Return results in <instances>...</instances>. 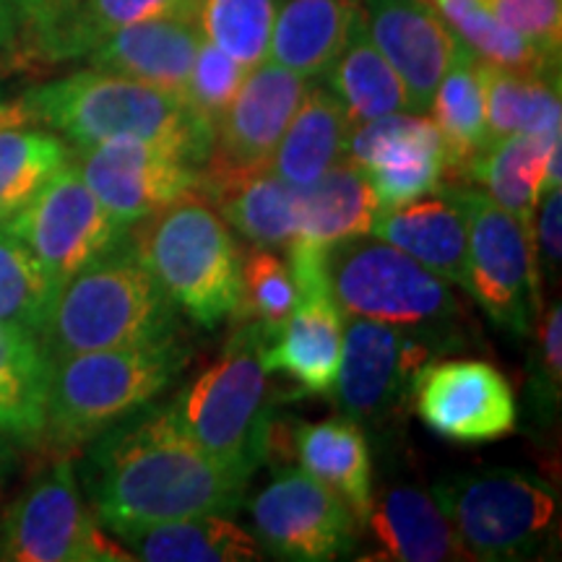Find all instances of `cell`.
<instances>
[{"mask_svg": "<svg viewBox=\"0 0 562 562\" xmlns=\"http://www.w3.org/2000/svg\"><path fill=\"white\" fill-rule=\"evenodd\" d=\"M186 362L188 349L178 336L144 347L81 351L50 362L42 438L63 451L89 446L149 406Z\"/></svg>", "mask_w": 562, "mask_h": 562, "instance_id": "5b68a950", "label": "cell"}, {"mask_svg": "<svg viewBox=\"0 0 562 562\" xmlns=\"http://www.w3.org/2000/svg\"><path fill=\"white\" fill-rule=\"evenodd\" d=\"M70 161L125 229L191 195L201 170L172 146L131 136L79 146Z\"/></svg>", "mask_w": 562, "mask_h": 562, "instance_id": "4fadbf2b", "label": "cell"}, {"mask_svg": "<svg viewBox=\"0 0 562 562\" xmlns=\"http://www.w3.org/2000/svg\"><path fill=\"white\" fill-rule=\"evenodd\" d=\"M21 32V9L13 0H0V50L16 47Z\"/></svg>", "mask_w": 562, "mask_h": 562, "instance_id": "ee69618b", "label": "cell"}, {"mask_svg": "<svg viewBox=\"0 0 562 562\" xmlns=\"http://www.w3.org/2000/svg\"><path fill=\"white\" fill-rule=\"evenodd\" d=\"M245 76H248V68L203 40L193 58L191 74H188L182 100L214 125L227 110L232 97L237 94V89L243 87Z\"/></svg>", "mask_w": 562, "mask_h": 562, "instance_id": "ab89813d", "label": "cell"}, {"mask_svg": "<svg viewBox=\"0 0 562 562\" xmlns=\"http://www.w3.org/2000/svg\"><path fill=\"white\" fill-rule=\"evenodd\" d=\"M362 13V0H279L269 60L313 81L326 76Z\"/></svg>", "mask_w": 562, "mask_h": 562, "instance_id": "484cf974", "label": "cell"}, {"mask_svg": "<svg viewBox=\"0 0 562 562\" xmlns=\"http://www.w3.org/2000/svg\"><path fill=\"white\" fill-rule=\"evenodd\" d=\"M414 412L456 446H482L516 430V396L508 378L484 360L427 362L412 385Z\"/></svg>", "mask_w": 562, "mask_h": 562, "instance_id": "2e32d148", "label": "cell"}, {"mask_svg": "<svg viewBox=\"0 0 562 562\" xmlns=\"http://www.w3.org/2000/svg\"><path fill=\"white\" fill-rule=\"evenodd\" d=\"M326 250L290 243V271L297 284V305L281 331L263 347L269 372H284L300 393H331L341 362L344 313L328 290Z\"/></svg>", "mask_w": 562, "mask_h": 562, "instance_id": "9a60e30c", "label": "cell"}, {"mask_svg": "<svg viewBox=\"0 0 562 562\" xmlns=\"http://www.w3.org/2000/svg\"><path fill=\"white\" fill-rule=\"evenodd\" d=\"M83 495L115 537L243 505L248 482L224 472L175 422L170 404L144 406L89 442Z\"/></svg>", "mask_w": 562, "mask_h": 562, "instance_id": "6da1fadb", "label": "cell"}, {"mask_svg": "<svg viewBox=\"0 0 562 562\" xmlns=\"http://www.w3.org/2000/svg\"><path fill=\"white\" fill-rule=\"evenodd\" d=\"M117 539L133 560L146 562H250L263 558L258 539L222 513L146 526Z\"/></svg>", "mask_w": 562, "mask_h": 562, "instance_id": "f1b7e54d", "label": "cell"}, {"mask_svg": "<svg viewBox=\"0 0 562 562\" xmlns=\"http://www.w3.org/2000/svg\"><path fill=\"white\" fill-rule=\"evenodd\" d=\"M178 336V307L128 243L70 277L55 294L40 341L47 360L144 347Z\"/></svg>", "mask_w": 562, "mask_h": 562, "instance_id": "3957f363", "label": "cell"}, {"mask_svg": "<svg viewBox=\"0 0 562 562\" xmlns=\"http://www.w3.org/2000/svg\"><path fill=\"white\" fill-rule=\"evenodd\" d=\"M292 448L300 467L331 490L362 526L372 503V461L360 422L347 414L302 422L294 430Z\"/></svg>", "mask_w": 562, "mask_h": 562, "instance_id": "4316f807", "label": "cell"}, {"mask_svg": "<svg viewBox=\"0 0 562 562\" xmlns=\"http://www.w3.org/2000/svg\"><path fill=\"white\" fill-rule=\"evenodd\" d=\"M430 121L442 138L446 151V178L467 175L469 161L487 146V128H484V94L480 58L461 45L451 66L435 89Z\"/></svg>", "mask_w": 562, "mask_h": 562, "instance_id": "836d02e7", "label": "cell"}, {"mask_svg": "<svg viewBox=\"0 0 562 562\" xmlns=\"http://www.w3.org/2000/svg\"><path fill=\"white\" fill-rule=\"evenodd\" d=\"M351 125L355 123L331 89L311 83L273 151L269 170L292 188L318 180L323 172L344 161Z\"/></svg>", "mask_w": 562, "mask_h": 562, "instance_id": "83f0119b", "label": "cell"}, {"mask_svg": "<svg viewBox=\"0 0 562 562\" xmlns=\"http://www.w3.org/2000/svg\"><path fill=\"white\" fill-rule=\"evenodd\" d=\"M279 0H199L203 40L245 68L269 60Z\"/></svg>", "mask_w": 562, "mask_h": 562, "instance_id": "f35d334b", "label": "cell"}, {"mask_svg": "<svg viewBox=\"0 0 562 562\" xmlns=\"http://www.w3.org/2000/svg\"><path fill=\"white\" fill-rule=\"evenodd\" d=\"M328 290L347 318L453 334L461 305L440 277L381 237H349L323 258Z\"/></svg>", "mask_w": 562, "mask_h": 562, "instance_id": "ba28073f", "label": "cell"}, {"mask_svg": "<svg viewBox=\"0 0 562 562\" xmlns=\"http://www.w3.org/2000/svg\"><path fill=\"white\" fill-rule=\"evenodd\" d=\"M297 305L290 263L269 248H252L240 263V292H237L232 323H252L261 328L266 344L281 331Z\"/></svg>", "mask_w": 562, "mask_h": 562, "instance_id": "74e56055", "label": "cell"}, {"mask_svg": "<svg viewBox=\"0 0 562 562\" xmlns=\"http://www.w3.org/2000/svg\"><path fill=\"white\" fill-rule=\"evenodd\" d=\"M9 125H26V115L19 102H3L0 97V128H9Z\"/></svg>", "mask_w": 562, "mask_h": 562, "instance_id": "f6af8a7d", "label": "cell"}, {"mask_svg": "<svg viewBox=\"0 0 562 562\" xmlns=\"http://www.w3.org/2000/svg\"><path fill=\"white\" fill-rule=\"evenodd\" d=\"M250 518L256 539L271 558L323 562L355 550L357 526L347 505L305 472H279L252 497Z\"/></svg>", "mask_w": 562, "mask_h": 562, "instance_id": "5bb4252c", "label": "cell"}, {"mask_svg": "<svg viewBox=\"0 0 562 562\" xmlns=\"http://www.w3.org/2000/svg\"><path fill=\"white\" fill-rule=\"evenodd\" d=\"M362 19L372 45L402 79L409 112L425 115L461 42L430 0H362Z\"/></svg>", "mask_w": 562, "mask_h": 562, "instance_id": "ffe728a7", "label": "cell"}, {"mask_svg": "<svg viewBox=\"0 0 562 562\" xmlns=\"http://www.w3.org/2000/svg\"><path fill=\"white\" fill-rule=\"evenodd\" d=\"M5 438H9V432L3 430V427H0V467H3V461H5Z\"/></svg>", "mask_w": 562, "mask_h": 562, "instance_id": "bcb514c9", "label": "cell"}, {"mask_svg": "<svg viewBox=\"0 0 562 562\" xmlns=\"http://www.w3.org/2000/svg\"><path fill=\"white\" fill-rule=\"evenodd\" d=\"M326 79L331 94L341 102L355 125L396 115V112H409L404 83L381 50L372 45L362 13L351 26L339 58L326 70Z\"/></svg>", "mask_w": 562, "mask_h": 562, "instance_id": "1f68e13d", "label": "cell"}, {"mask_svg": "<svg viewBox=\"0 0 562 562\" xmlns=\"http://www.w3.org/2000/svg\"><path fill=\"white\" fill-rule=\"evenodd\" d=\"M456 336L406 328L370 318H349L334 393L341 412L383 432L412 398L417 372L453 347Z\"/></svg>", "mask_w": 562, "mask_h": 562, "instance_id": "30bf717a", "label": "cell"}, {"mask_svg": "<svg viewBox=\"0 0 562 562\" xmlns=\"http://www.w3.org/2000/svg\"><path fill=\"white\" fill-rule=\"evenodd\" d=\"M430 3L456 40L480 60L521 74L560 76V60L550 58L521 34L505 26L484 0H430Z\"/></svg>", "mask_w": 562, "mask_h": 562, "instance_id": "e575fe53", "label": "cell"}, {"mask_svg": "<svg viewBox=\"0 0 562 562\" xmlns=\"http://www.w3.org/2000/svg\"><path fill=\"white\" fill-rule=\"evenodd\" d=\"M307 89L311 81L271 60L250 68L243 87L214 123V149L209 161L232 170L269 167Z\"/></svg>", "mask_w": 562, "mask_h": 562, "instance_id": "d6986e66", "label": "cell"}, {"mask_svg": "<svg viewBox=\"0 0 562 562\" xmlns=\"http://www.w3.org/2000/svg\"><path fill=\"white\" fill-rule=\"evenodd\" d=\"M372 235L409 252L435 277L467 290V220L448 191L381 211Z\"/></svg>", "mask_w": 562, "mask_h": 562, "instance_id": "cb8c5ba5", "label": "cell"}, {"mask_svg": "<svg viewBox=\"0 0 562 562\" xmlns=\"http://www.w3.org/2000/svg\"><path fill=\"white\" fill-rule=\"evenodd\" d=\"M68 159V144L50 131L0 128V222L30 203Z\"/></svg>", "mask_w": 562, "mask_h": 562, "instance_id": "d590c367", "label": "cell"}, {"mask_svg": "<svg viewBox=\"0 0 562 562\" xmlns=\"http://www.w3.org/2000/svg\"><path fill=\"white\" fill-rule=\"evenodd\" d=\"M266 339L252 323H235L220 360L170 404L172 417L211 461L237 480L250 482L271 448L269 375L263 364Z\"/></svg>", "mask_w": 562, "mask_h": 562, "instance_id": "277c9868", "label": "cell"}, {"mask_svg": "<svg viewBox=\"0 0 562 562\" xmlns=\"http://www.w3.org/2000/svg\"><path fill=\"white\" fill-rule=\"evenodd\" d=\"M560 144V133H542V136L518 133V136L490 140L469 161L467 175L480 182L492 201L516 214L533 232L547 161Z\"/></svg>", "mask_w": 562, "mask_h": 562, "instance_id": "f546056e", "label": "cell"}, {"mask_svg": "<svg viewBox=\"0 0 562 562\" xmlns=\"http://www.w3.org/2000/svg\"><path fill=\"white\" fill-rule=\"evenodd\" d=\"M480 74L487 144L518 133H560V76L521 74L484 60Z\"/></svg>", "mask_w": 562, "mask_h": 562, "instance_id": "4dcf8cb0", "label": "cell"}, {"mask_svg": "<svg viewBox=\"0 0 562 562\" xmlns=\"http://www.w3.org/2000/svg\"><path fill=\"white\" fill-rule=\"evenodd\" d=\"M0 560L13 562H128L125 547L102 531L70 459L34 476L0 518Z\"/></svg>", "mask_w": 562, "mask_h": 562, "instance_id": "8fae6325", "label": "cell"}, {"mask_svg": "<svg viewBox=\"0 0 562 562\" xmlns=\"http://www.w3.org/2000/svg\"><path fill=\"white\" fill-rule=\"evenodd\" d=\"M542 211L539 216H533L539 227V248H542V263L547 271L560 269L562 258V193L560 188H552V191H544L542 195Z\"/></svg>", "mask_w": 562, "mask_h": 562, "instance_id": "7bdbcfd3", "label": "cell"}, {"mask_svg": "<svg viewBox=\"0 0 562 562\" xmlns=\"http://www.w3.org/2000/svg\"><path fill=\"white\" fill-rule=\"evenodd\" d=\"M58 290V281L34 252L0 222V323H11L40 339Z\"/></svg>", "mask_w": 562, "mask_h": 562, "instance_id": "8d00e7d4", "label": "cell"}, {"mask_svg": "<svg viewBox=\"0 0 562 562\" xmlns=\"http://www.w3.org/2000/svg\"><path fill=\"white\" fill-rule=\"evenodd\" d=\"M125 243L193 323L216 328L235 311L240 248L222 216L195 193L133 224Z\"/></svg>", "mask_w": 562, "mask_h": 562, "instance_id": "8992f818", "label": "cell"}, {"mask_svg": "<svg viewBox=\"0 0 562 562\" xmlns=\"http://www.w3.org/2000/svg\"><path fill=\"white\" fill-rule=\"evenodd\" d=\"M562 391V307L554 302L544 313L537 331V347L531 355V383L529 393L533 396V406L550 419L560 406Z\"/></svg>", "mask_w": 562, "mask_h": 562, "instance_id": "60d3db41", "label": "cell"}, {"mask_svg": "<svg viewBox=\"0 0 562 562\" xmlns=\"http://www.w3.org/2000/svg\"><path fill=\"white\" fill-rule=\"evenodd\" d=\"M490 11L531 45L560 60L562 0H484Z\"/></svg>", "mask_w": 562, "mask_h": 562, "instance_id": "b9f144b4", "label": "cell"}, {"mask_svg": "<svg viewBox=\"0 0 562 562\" xmlns=\"http://www.w3.org/2000/svg\"><path fill=\"white\" fill-rule=\"evenodd\" d=\"M344 161L364 172L381 211L435 193L446 178L440 133L430 117L417 112L351 125Z\"/></svg>", "mask_w": 562, "mask_h": 562, "instance_id": "e0dca14e", "label": "cell"}, {"mask_svg": "<svg viewBox=\"0 0 562 562\" xmlns=\"http://www.w3.org/2000/svg\"><path fill=\"white\" fill-rule=\"evenodd\" d=\"M19 104L26 123L45 125L76 149L131 136L172 146L195 165L214 149V125L182 97L100 68L40 83Z\"/></svg>", "mask_w": 562, "mask_h": 562, "instance_id": "7a4b0ae2", "label": "cell"}, {"mask_svg": "<svg viewBox=\"0 0 562 562\" xmlns=\"http://www.w3.org/2000/svg\"><path fill=\"white\" fill-rule=\"evenodd\" d=\"M13 3H16L19 9H21V13H24V11H30L34 3H40V0H13Z\"/></svg>", "mask_w": 562, "mask_h": 562, "instance_id": "7dc6e473", "label": "cell"}, {"mask_svg": "<svg viewBox=\"0 0 562 562\" xmlns=\"http://www.w3.org/2000/svg\"><path fill=\"white\" fill-rule=\"evenodd\" d=\"M167 16L199 21V0H40L21 13L19 40L32 58L66 63L87 58L123 26Z\"/></svg>", "mask_w": 562, "mask_h": 562, "instance_id": "ac0fdd59", "label": "cell"}, {"mask_svg": "<svg viewBox=\"0 0 562 562\" xmlns=\"http://www.w3.org/2000/svg\"><path fill=\"white\" fill-rule=\"evenodd\" d=\"M448 195L467 220V292L503 331L526 336L539 311L533 232L480 188Z\"/></svg>", "mask_w": 562, "mask_h": 562, "instance_id": "9c48e42d", "label": "cell"}, {"mask_svg": "<svg viewBox=\"0 0 562 562\" xmlns=\"http://www.w3.org/2000/svg\"><path fill=\"white\" fill-rule=\"evenodd\" d=\"M362 524L375 539V554H368V560H469L438 501L417 484H393L372 495Z\"/></svg>", "mask_w": 562, "mask_h": 562, "instance_id": "603a6c76", "label": "cell"}, {"mask_svg": "<svg viewBox=\"0 0 562 562\" xmlns=\"http://www.w3.org/2000/svg\"><path fill=\"white\" fill-rule=\"evenodd\" d=\"M47 378L50 360L37 336L0 323V427L9 438L42 440Z\"/></svg>", "mask_w": 562, "mask_h": 562, "instance_id": "d6a6232c", "label": "cell"}, {"mask_svg": "<svg viewBox=\"0 0 562 562\" xmlns=\"http://www.w3.org/2000/svg\"><path fill=\"white\" fill-rule=\"evenodd\" d=\"M432 497L469 560H531L558 529V492L550 482L518 469L495 467L442 476Z\"/></svg>", "mask_w": 562, "mask_h": 562, "instance_id": "52a82bcc", "label": "cell"}, {"mask_svg": "<svg viewBox=\"0 0 562 562\" xmlns=\"http://www.w3.org/2000/svg\"><path fill=\"white\" fill-rule=\"evenodd\" d=\"M5 227L34 252L58 286L115 250L128 235L89 191L70 159L5 220Z\"/></svg>", "mask_w": 562, "mask_h": 562, "instance_id": "7c38bea8", "label": "cell"}, {"mask_svg": "<svg viewBox=\"0 0 562 562\" xmlns=\"http://www.w3.org/2000/svg\"><path fill=\"white\" fill-rule=\"evenodd\" d=\"M203 42L195 19H149L123 26L87 55L89 68L121 74L182 97Z\"/></svg>", "mask_w": 562, "mask_h": 562, "instance_id": "7402d4cb", "label": "cell"}, {"mask_svg": "<svg viewBox=\"0 0 562 562\" xmlns=\"http://www.w3.org/2000/svg\"><path fill=\"white\" fill-rule=\"evenodd\" d=\"M195 195L206 201L224 224L240 232L252 248H284L292 243L294 188L277 178L269 167L261 170H232V167L203 161L195 180Z\"/></svg>", "mask_w": 562, "mask_h": 562, "instance_id": "44dd1931", "label": "cell"}, {"mask_svg": "<svg viewBox=\"0 0 562 562\" xmlns=\"http://www.w3.org/2000/svg\"><path fill=\"white\" fill-rule=\"evenodd\" d=\"M294 214L292 243L328 250L349 237L370 235L381 206L364 172L339 161L318 180L294 188Z\"/></svg>", "mask_w": 562, "mask_h": 562, "instance_id": "d4e9b609", "label": "cell"}]
</instances>
